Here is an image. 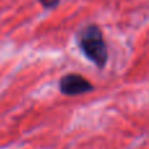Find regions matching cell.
<instances>
[{"instance_id":"cell-1","label":"cell","mask_w":149,"mask_h":149,"mask_svg":"<svg viewBox=\"0 0 149 149\" xmlns=\"http://www.w3.org/2000/svg\"><path fill=\"white\" fill-rule=\"evenodd\" d=\"M76 41L80 51L89 62H92L98 70H103L106 67L109 60V50L100 26L94 24L84 26L77 33Z\"/></svg>"},{"instance_id":"cell-2","label":"cell","mask_w":149,"mask_h":149,"mask_svg":"<svg viewBox=\"0 0 149 149\" xmlns=\"http://www.w3.org/2000/svg\"><path fill=\"white\" fill-rule=\"evenodd\" d=\"M94 90V85L79 73H68L59 80V92L64 95H81Z\"/></svg>"},{"instance_id":"cell-3","label":"cell","mask_w":149,"mask_h":149,"mask_svg":"<svg viewBox=\"0 0 149 149\" xmlns=\"http://www.w3.org/2000/svg\"><path fill=\"white\" fill-rule=\"evenodd\" d=\"M38 1L46 9H54L60 4V0H38Z\"/></svg>"}]
</instances>
